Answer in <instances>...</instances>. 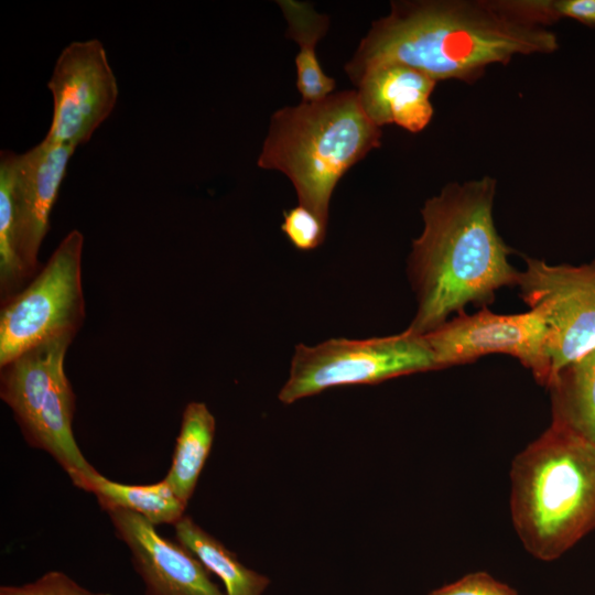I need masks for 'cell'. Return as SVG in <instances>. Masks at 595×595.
<instances>
[{
	"label": "cell",
	"mask_w": 595,
	"mask_h": 595,
	"mask_svg": "<svg viewBox=\"0 0 595 595\" xmlns=\"http://www.w3.org/2000/svg\"><path fill=\"white\" fill-rule=\"evenodd\" d=\"M543 0H400L346 63L354 84L368 68L399 63L434 80L473 84L493 64L548 54L559 42Z\"/></svg>",
	"instance_id": "obj_1"
},
{
	"label": "cell",
	"mask_w": 595,
	"mask_h": 595,
	"mask_svg": "<svg viewBox=\"0 0 595 595\" xmlns=\"http://www.w3.org/2000/svg\"><path fill=\"white\" fill-rule=\"evenodd\" d=\"M496 185L490 176L452 182L425 201L408 268L418 300L413 333L434 331L468 304L487 306L497 290L517 284L512 250L494 223Z\"/></svg>",
	"instance_id": "obj_2"
},
{
	"label": "cell",
	"mask_w": 595,
	"mask_h": 595,
	"mask_svg": "<svg viewBox=\"0 0 595 595\" xmlns=\"http://www.w3.org/2000/svg\"><path fill=\"white\" fill-rule=\"evenodd\" d=\"M509 504L524 549L560 558L595 529V448L551 422L513 458Z\"/></svg>",
	"instance_id": "obj_3"
},
{
	"label": "cell",
	"mask_w": 595,
	"mask_h": 595,
	"mask_svg": "<svg viewBox=\"0 0 595 595\" xmlns=\"http://www.w3.org/2000/svg\"><path fill=\"white\" fill-rule=\"evenodd\" d=\"M381 128L365 113L357 91L332 93L275 110L257 164L292 182L299 204L327 223L343 175L381 144Z\"/></svg>",
	"instance_id": "obj_4"
},
{
	"label": "cell",
	"mask_w": 595,
	"mask_h": 595,
	"mask_svg": "<svg viewBox=\"0 0 595 595\" xmlns=\"http://www.w3.org/2000/svg\"><path fill=\"white\" fill-rule=\"evenodd\" d=\"M74 338L41 344L0 367V398L12 410L25 442L48 453L83 490L96 470L73 434L76 397L64 359Z\"/></svg>",
	"instance_id": "obj_5"
},
{
	"label": "cell",
	"mask_w": 595,
	"mask_h": 595,
	"mask_svg": "<svg viewBox=\"0 0 595 595\" xmlns=\"http://www.w3.org/2000/svg\"><path fill=\"white\" fill-rule=\"evenodd\" d=\"M437 369L423 335L405 329L367 339L333 338L295 347L282 403L317 394L328 388L374 385L399 376Z\"/></svg>",
	"instance_id": "obj_6"
},
{
	"label": "cell",
	"mask_w": 595,
	"mask_h": 595,
	"mask_svg": "<svg viewBox=\"0 0 595 595\" xmlns=\"http://www.w3.org/2000/svg\"><path fill=\"white\" fill-rule=\"evenodd\" d=\"M84 236L69 231L23 290L2 304L0 367L55 338L75 337L85 317Z\"/></svg>",
	"instance_id": "obj_7"
},
{
	"label": "cell",
	"mask_w": 595,
	"mask_h": 595,
	"mask_svg": "<svg viewBox=\"0 0 595 595\" xmlns=\"http://www.w3.org/2000/svg\"><path fill=\"white\" fill-rule=\"evenodd\" d=\"M520 296L548 326L551 378L595 348V259L581 266L524 257ZM549 381V383H550Z\"/></svg>",
	"instance_id": "obj_8"
},
{
	"label": "cell",
	"mask_w": 595,
	"mask_h": 595,
	"mask_svg": "<svg viewBox=\"0 0 595 595\" xmlns=\"http://www.w3.org/2000/svg\"><path fill=\"white\" fill-rule=\"evenodd\" d=\"M423 336L437 369L472 363L488 354H506L517 358L540 385H549L548 326L537 309L497 314L484 306L474 314H457Z\"/></svg>",
	"instance_id": "obj_9"
},
{
	"label": "cell",
	"mask_w": 595,
	"mask_h": 595,
	"mask_svg": "<svg viewBox=\"0 0 595 595\" xmlns=\"http://www.w3.org/2000/svg\"><path fill=\"white\" fill-rule=\"evenodd\" d=\"M47 87L53 96L48 141L77 148L111 113L118 84L102 43L74 41L58 55Z\"/></svg>",
	"instance_id": "obj_10"
},
{
	"label": "cell",
	"mask_w": 595,
	"mask_h": 595,
	"mask_svg": "<svg viewBox=\"0 0 595 595\" xmlns=\"http://www.w3.org/2000/svg\"><path fill=\"white\" fill-rule=\"evenodd\" d=\"M106 512L131 553L144 595H226L187 548L161 536L145 518L121 508Z\"/></svg>",
	"instance_id": "obj_11"
},
{
	"label": "cell",
	"mask_w": 595,
	"mask_h": 595,
	"mask_svg": "<svg viewBox=\"0 0 595 595\" xmlns=\"http://www.w3.org/2000/svg\"><path fill=\"white\" fill-rule=\"evenodd\" d=\"M74 151L73 147L44 138L22 154L12 152L18 250L29 277L37 268L40 247L50 229V215Z\"/></svg>",
	"instance_id": "obj_12"
},
{
	"label": "cell",
	"mask_w": 595,
	"mask_h": 595,
	"mask_svg": "<svg viewBox=\"0 0 595 595\" xmlns=\"http://www.w3.org/2000/svg\"><path fill=\"white\" fill-rule=\"evenodd\" d=\"M436 80L399 63L365 71L354 83L360 105L378 127L394 123L409 132L422 131L433 117L431 95Z\"/></svg>",
	"instance_id": "obj_13"
},
{
	"label": "cell",
	"mask_w": 595,
	"mask_h": 595,
	"mask_svg": "<svg viewBox=\"0 0 595 595\" xmlns=\"http://www.w3.org/2000/svg\"><path fill=\"white\" fill-rule=\"evenodd\" d=\"M286 21V36L298 43L295 56L296 88L302 101H315L334 93L336 82L324 73L316 55V44L329 28V18L313 4L298 0H278Z\"/></svg>",
	"instance_id": "obj_14"
},
{
	"label": "cell",
	"mask_w": 595,
	"mask_h": 595,
	"mask_svg": "<svg viewBox=\"0 0 595 595\" xmlns=\"http://www.w3.org/2000/svg\"><path fill=\"white\" fill-rule=\"evenodd\" d=\"M547 388L552 422L595 448V348L559 371Z\"/></svg>",
	"instance_id": "obj_15"
},
{
	"label": "cell",
	"mask_w": 595,
	"mask_h": 595,
	"mask_svg": "<svg viewBox=\"0 0 595 595\" xmlns=\"http://www.w3.org/2000/svg\"><path fill=\"white\" fill-rule=\"evenodd\" d=\"M215 431L216 420L205 403L192 401L186 404L171 466L164 477L185 505L192 498L208 458Z\"/></svg>",
	"instance_id": "obj_16"
},
{
	"label": "cell",
	"mask_w": 595,
	"mask_h": 595,
	"mask_svg": "<svg viewBox=\"0 0 595 595\" xmlns=\"http://www.w3.org/2000/svg\"><path fill=\"white\" fill-rule=\"evenodd\" d=\"M175 539L187 548L225 586L226 595H262L268 576L242 564L236 553L184 515L175 524Z\"/></svg>",
	"instance_id": "obj_17"
},
{
	"label": "cell",
	"mask_w": 595,
	"mask_h": 595,
	"mask_svg": "<svg viewBox=\"0 0 595 595\" xmlns=\"http://www.w3.org/2000/svg\"><path fill=\"white\" fill-rule=\"evenodd\" d=\"M83 490L94 494L104 511L111 508L130 510L154 526H174L185 515L187 506L164 478L149 485H129L108 479L95 470Z\"/></svg>",
	"instance_id": "obj_18"
},
{
	"label": "cell",
	"mask_w": 595,
	"mask_h": 595,
	"mask_svg": "<svg viewBox=\"0 0 595 595\" xmlns=\"http://www.w3.org/2000/svg\"><path fill=\"white\" fill-rule=\"evenodd\" d=\"M12 152L0 155V295L1 304L30 278L18 250L17 213L12 182Z\"/></svg>",
	"instance_id": "obj_19"
},
{
	"label": "cell",
	"mask_w": 595,
	"mask_h": 595,
	"mask_svg": "<svg viewBox=\"0 0 595 595\" xmlns=\"http://www.w3.org/2000/svg\"><path fill=\"white\" fill-rule=\"evenodd\" d=\"M327 223L301 204L283 212L281 230L301 251H309L323 244Z\"/></svg>",
	"instance_id": "obj_20"
},
{
	"label": "cell",
	"mask_w": 595,
	"mask_h": 595,
	"mask_svg": "<svg viewBox=\"0 0 595 595\" xmlns=\"http://www.w3.org/2000/svg\"><path fill=\"white\" fill-rule=\"evenodd\" d=\"M0 595H110L91 592L61 571H48L33 582L2 585Z\"/></svg>",
	"instance_id": "obj_21"
},
{
	"label": "cell",
	"mask_w": 595,
	"mask_h": 595,
	"mask_svg": "<svg viewBox=\"0 0 595 595\" xmlns=\"http://www.w3.org/2000/svg\"><path fill=\"white\" fill-rule=\"evenodd\" d=\"M430 595H518L508 585L484 572L472 573L433 591Z\"/></svg>",
	"instance_id": "obj_22"
},
{
	"label": "cell",
	"mask_w": 595,
	"mask_h": 595,
	"mask_svg": "<svg viewBox=\"0 0 595 595\" xmlns=\"http://www.w3.org/2000/svg\"><path fill=\"white\" fill-rule=\"evenodd\" d=\"M555 20L574 19L587 26H595V0H549Z\"/></svg>",
	"instance_id": "obj_23"
}]
</instances>
